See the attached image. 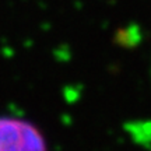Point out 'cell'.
<instances>
[{
    "instance_id": "6da1fadb",
    "label": "cell",
    "mask_w": 151,
    "mask_h": 151,
    "mask_svg": "<svg viewBox=\"0 0 151 151\" xmlns=\"http://www.w3.org/2000/svg\"><path fill=\"white\" fill-rule=\"evenodd\" d=\"M0 151H48L45 137L28 120L0 116Z\"/></svg>"
}]
</instances>
